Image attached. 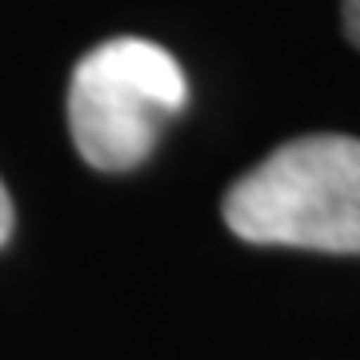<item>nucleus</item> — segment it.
Listing matches in <instances>:
<instances>
[{
  "label": "nucleus",
  "mask_w": 360,
  "mask_h": 360,
  "mask_svg": "<svg viewBox=\"0 0 360 360\" xmlns=\"http://www.w3.org/2000/svg\"><path fill=\"white\" fill-rule=\"evenodd\" d=\"M13 220H16L13 200H8V188H4V180H0V245L13 236Z\"/></svg>",
  "instance_id": "4"
},
{
  "label": "nucleus",
  "mask_w": 360,
  "mask_h": 360,
  "mask_svg": "<svg viewBox=\"0 0 360 360\" xmlns=\"http://www.w3.org/2000/svg\"><path fill=\"white\" fill-rule=\"evenodd\" d=\"M188 104L176 56L144 37H112L84 52L68 80V129L101 172H129L153 156L165 124Z\"/></svg>",
  "instance_id": "2"
},
{
  "label": "nucleus",
  "mask_w": 360,
  "mask_h": 360,
  "mask_svg": "<svg viewBox=\"0 0 360 360\" xmlns=\"http://www.w3.org/2000/svg\"><path fill=\"white\" fill-rule=\"evenodd\" d=\"M340 13H345V37L360 49V0H345Z\"/></svg>",
  "instance_id": "3"
},
{
  "label": "nucleus",
  "mask_w": 360,
  "mask_h": 360,
  "mask_svg": "<svg viewBox=\"0 0 360 360\" xmlns=\"http://www.w3.org/2000/svg\"><path fill=\"white\" fill-rule=\"evenodd\" d=\"M224 224L248 245L360 252V141L296 136L224 193Z\"/></svg>",
  "instance_id": "1"
}]
</instances>
